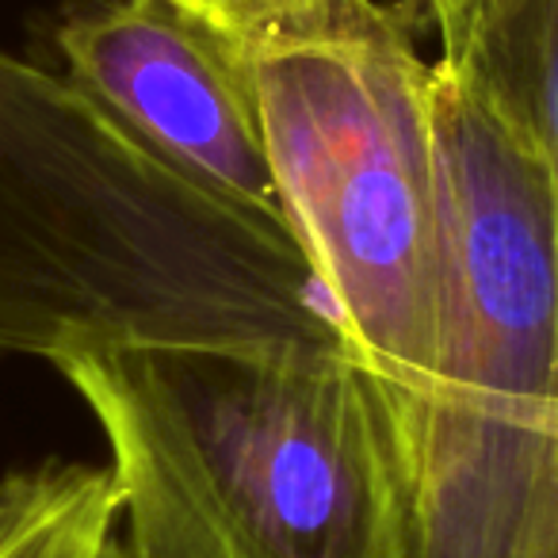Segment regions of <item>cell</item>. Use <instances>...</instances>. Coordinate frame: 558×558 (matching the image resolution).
<instances>
[{
  "label": "cell",
  "instance_id": "obj_4",
  "mask_svg": "<svg viewBox=\"0 0 558 558\" xmlns=\"http://www.w3.org/2000/svg\"><path fill=\"white\" fill-rule=\"evenodd\" d=\"M405 12L326 0L238 39L291 226L387 395L428 383L444 311L433 62Z\"/></svg>",
  "mask_w": 558,
  "mask_h": 558
},
{
  "label": "cell",
  "instance_id": "obj_7",
  "mask_svg": "<svg viewBox=\"0 0 558 558\" xmlns=\"http://www.w3.org/2000/svg\"><path fill=\"white\" fill-rule=\"evenodd\" d=\"M119 517L111 466L43 463L0 527V558H96Z\"/></svg>",
  "mask_w": 558,
  "mask_h": 558
},
{
  "label": "cell",
  "instance_id": "obj_11",
  "mask_svg": "<svg viewBox=\"0 0 558 558\" xmlns=\"http://www.w3.org/2000/svg\"><path fill=\"white\" fill-rule=\"evenodd\" d=\"M96 558H142V555L131 547V543H126V539H119V535L111 532L108 539H104V547H100V555H96Z\"/></svg>",
  "mask_w": 558,
  "mask_h": 558
},
{
  "label": "cell",
  "instance_id": "obj_2",
  "mask_svg": "<svg viewBox=\"0 0 558 558\" xmlns=\"http://www.w3.org/2000/svg\"><path fill=\"white\" fill-rule=\"evenodd\" d=\"M142 558H405L387 395L360 356L119 349L58 364Z\"/></svg>",
  "mask_w": 558,
  "mask_h": 558
},
{
  "label": "cell",
  "instance_id": "obj_1",
  "mask_svg": "<svg viewBox=\"0 0 558 558\" xmlns=\"http://www.w3.org/2000/svg\"><path fill=\"white\" fill-rule=\"evenodd\" d=\"M119 349L356 356L295 226L0 47V356Z\"/></svg>",
  "mask_w": 558,
  "mask_h": 558
},
{
  "label": "cell",
  "instance_id": "obj_12",
  "mask_svg": "<svg viewBox=\"0 0 558 558\" xmlns=\"http://www.w3.org/2000/svg\"><path fill=\"white\" fill-rule=\"evenodd\" d=\"M177 4H184V0H177Z\"/></svg>",
  "mask_w": 558,
  "mask_h": 558
},
{
  "label": "cell",
  "instance_id": "obj_8",
  "mask_svg": "<svg viewBox=\"0 0 558 558\" xmlns=\"http://www.w3.org/2000/svg\"><path fill=\"white\" fill-rule=\"evenodd\" d=\"M318 4H326V0H184V9L210 20L233 39H245V35H256L271 24L303 16V12L318 9Z\"/></svg>",
  "mask_w": 558,
  "mask_h": 558
},
{
  "label": "cell",
  "instance_id": "obj_5",
  "mask_svg": "<svg viewBox=\"0 0 558 558\" xmlns=\"http://www.w3.org/2000/svg\"><path fill=\"white\" fill-rule=\"evenodd\" d=\"M58 54L65 77L149 149L291 226L233 35L177 0H108L58 27Z\"/></svg>",
  "mask_w": 558,
  "mask_h": 558
},
{
  "label": "cell",
  "instance_id": "obj_3",
  "mask_svg": "<svg viewBox=\"0 0 558 558\" xmlns=\"http://www.w3.org/2000/svg\"><path fill=\"white\" fill-rule=\"evenodd\" d=\"M444 199L436 367L387 395L405 558H532L555 482L558 256L543 161L463 70L433 62Z\"/></svg>",
  "mask_w": 558,
  "mask_h": 558
},
{
  "label": "cell",
  "instance_id": "obj_10",
  "mask_svg": "<svg viewBox=\"0 0 558 558\" xmlns=\"http://www.w3.org/2000/svg\"><path fill=\"white\" fill-rule=\"evenodd\" d=\"M27 478H32V471H16V474H4V478H0V527H4V520H9L12 512L20 509V501H24Z\"/></svg>",
  "mask_w": 558,
  "mask_h": 558
},
{
  "label": "cell",
  "instance_id": "obj_6",
  "mask_svg": "<svg viewBox=\"0 0 558 558\" xmlns=\"http://www.w3.org/2000/svg\"><path fill=\"white\" fill-rule=\"evenodd\" d=\"M440 58L539 154L558 256V0H478L466 24L440 39Z\"/></svg>",
  "mask_w": 558,
  "mask_h": 558
},
{
  "label": "cell",
  "instance_id": "obj_9",
  "mask_svg": "<svg viewBox=\"0 0 558 558\" xmlns=\"http://www.w3.org/2000/svg\"><path fill=\"white\" fill-rule=\"evenodd\" d=\"M402 4L410 12H417L421 20H428L440 39H448V35H456L466 24V16L474 12L478 0H402Z\"/></svg>",
  "mask_w": 558,
  "mask_h": 558
}]
</instances>
